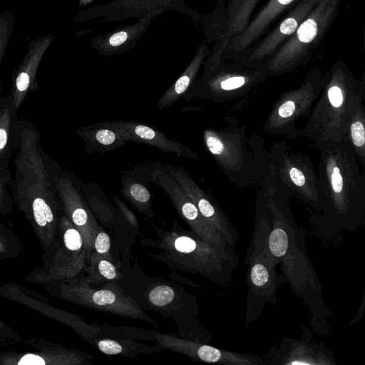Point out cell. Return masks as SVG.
<instances>
[{"mask_svg":"<svg viewBox=\"0 0 365 365\" xmlns=\"http://www.w3.org/2000/svg\"><path fill=\"white\" fill-rule=\"evenodd\" d=\"M19 146L10 181L14 202L31 223L42 243L53 241L63 212L40 143L41 134L27 120H19Z\"/></svg>","mask_w":365,"mask_h":365,"instance_id":"cell-1","label":"cell"},{"mask_svg":"<svg viewBox=\"0 0 365 365\" xmlns=\"http://www.w3.org/2000/svg\"><path fill=\"white\" fill-rule=\"evenodd\" d=\"M365 78L358 79L341 60L323 76L322 89L304 127L294 138H305L319 150L344 138L348 121L363 103Z\"/></svg>","mask_w":365,"mask_h":365,"instance_id":"cell-2","label":"cell"},{"mask_svg":"<svg viewBox=\"0 0 365 365\" xmlns=\"http://www.w3.org/2000/svg\"><path fill=\"white\" fill-rule=\"evenodd\" d=\"M317 174L326 216L341 223L360 222L365 212V178L346 139L320 150Z\"/></svg>","mask_w":365,"mask_h":365,"instance_id":"cell-3","label":"cell"},{"mask_svg":"<svg viewBox=\"0 0 365 365\" xmlns=\"http://www.w3.org/2000/svg\"><path fill=\"white\" fill-rule=\"evenodd\" d=\"M228 125L222 129L206 128L202 140L226 178L238 187L260 185L266 180L267 150L263 139L255 135L246 138L245 126L235 118H226Z\"/></svg>","mask_w":365,"mask_h":365,"instance_id":"cell-4","label":"cell"},{"mask_svg":"<svg viewBox=\"0 0 365 365\" xmlns=\"http://www.w3.org/2000/svg\"><path fill=\"white\" fill-rule=\"evenodd\" d=\"M168 231L158 232L157 247L164 250V256L181 270L197 273L214 282L223 284L230 279V274L237 260L234 252L208 242L194 232L184 230L175 221Z\"/></svg>","mask_w":365,"mask_h":365,"instance_id":"cell-5","label":"cell"},{"mask_svg":"<svg viewBox=\"0 0 365 365\" xmlns=\"http://www.w3.org/2000/svg\"><path fill=\"white\" fill-rule=\"evenodd\" d=\"M341 0H320L293 35L264 63L268 77L288 73L307 64L338 13Z\"/></svg>","mask_w":365,"mask_h":365,"instance_id":"cell-6","label":"cell"},{"mask_svg":"<svg viewBox=\"0 0 365 365\" xmlns=\"http://www.w3.org/2000/svg\"><path fill=\"white\" fill-rule=\"evenodd\" d=\"M268 170L262 184L288 197L294 195L317 210H322L318 174L307 155L290 150L279 142L267 150Z\"/></svg>","mask_w":365,"mask_h":365,"instance_id":"cell-7","label":"cell"},{"mask_svg":"<svg viewBox=\"0 0 365 365\" xmlns=\"http://www.w3.org/2000/svg\"><path fill=\"white\" fill-rule=\"evenodd\" d=\"M268 77L264 63L253 67H244L225 62L195 80L183 96L207 99L216 103L236 100L247 95Z\"/></svg>","mask_w":365,"mask_h":365,"instance_id":"cell-8","label":"cell"},{"mask_svg":"<svg viewBox=\"0 0 365 365\" xmlns=\"http://www.w3.org/2000/svg\"><path fill=\"white\" fill-rule=\"evenodd\" d=\"M322 86L320 71L317 68L309 71L299 86L281 94L264 121V130L275 135L294 138L297 121L309 115Z\"/></svg>","mask_w":365,"mask_h":365,"instance_id":"cell-9","label":"cell"},{"mask_svg":"<svg viewBox=\"0 0 365 365\" xmlns=\"http://www.w3.org/2000/svg\"><path fill=\"white\" fill-rule=\"evenodd\" d=\"M44 159L62 211L83 237L88 262L93 252L95 237L101 227L86 202L78 178L72 172L64 170L45 152Z\"/></svg>","mask_w":365,"mask_h":365,"instance_id":"cell-10","label":"cell"},{"mask_svg":"<svg viewBox=\"0 0 365 365\" xmlns=\"http://www.w3.org/2000/svg\"><path fill=\"white\" fill-rule=\"evenodd\" d=\"M133 169L142 175L148 182L158 185L164 191L181 219L192 232L208 242L234 252V246L204 219L182 187L160 167L158 162L144 163Z\"/></svg>","mask_w":365,"mask_h":365,"instance_id":"cell-11","label":"cell"},{"mask_svg":"<svg viewBox=\"0 0 365 365\" xmlns=\"http://www.w3.org/2000/svg\"><path fill=\"white\" fill-rule=\"evenodd\" d=\"M63 296L79 306L155 324L130 297L118 290L93 289L83 277L62 287Z\"/></svg>","mask_w":365,"mask_h":365,"instance_id":"cell-12","label":"cell"},{"mask_svg":"<svg viewBox=\"0 0 365 365\" xmlns=\"http://www.w3.org/2000/svg\"><path fill=\"white\" fill-rule=\"evenodd\" d=\"M320 0H301L288 14L240 56L234 58L233 64L253 67L267 61L287 41Z\"/></svg>","mask_w":365,"mask_h":365,"instance_id":"cell-13","label":"cell"},{"mask_svg":"<svg viewBox=\"0 0 365 365\" xmlns=\"http://www.w3.org/2000/svg\"><path fill=\"white\" fill-rule=\"evenodd\" d=\"M158 162L160 167L182 187L204 219L230 245L235 246L238 235L214 197L205 191L181 166Z\"/></svg>","mask_w":365,"mask_h":365,"instance_id":"cell-14","label":"cell"},{"mask_svg":"<svg viewBox=\"0 0 365 365\" xmlns=\"http://www.w3.org/2000/svg\"><path fill=\"white\" fill-rule=\"evenodd\" d=\"M58 227L61 240L51 268V274L55 279H68L86 268L87 256L81 233L63 212L60 216Z\"/></svg>","mask_w":365,"mask_h":365,"instance_id":"cell-15","label":"cell"},{"mask_svg":"<svg viewBox=\"0 0 365 365\" xmlns=\"http://www.w3.org/2000/svg\"><path fill=\"white\" fill-rule=\"evenodd\" d=\"M98 125L113 129L127 142L143 143L153 146L163 153H173L177 157H183L198 160L199 157L186 145L169 138L158 129L146 123L137 121H105Z\"/></svg>","mask_w":365,"mask_h":365,"instance_id":"cell-16","label":"cell"},{"mask_svg":"<svg viewBox=\"0 0 365 365\" xmlns=\"http://www.w3.org/2000/svg\"><path fill=\"white\" fill-rule=\"evenodd\" d=\"M296 0H269L250 20L245 29L230 41L224 61L234 59L259 41L274 20Z\"/></svg>","mask_w":365,"mask_h":365,"instance_id":"cell-17","label":"cell"},{"mask_svg":"<svg viewBox=\"0 0 365 365\" xmlns=\"http://www.w3.org/2000/svg\"><path fill=\"white\" fill-rule=\"evenodd\" d=\"M158 346L185 354L192 359L222 364H259L256 357L226 351L216 347L170 335L157 337Z\"/></svg>","mask_w":365,"mask_h":365,"instance_id":"cell-18","label":"cell"},{"mask_svg":"<svg viewBox=\"0 0 365 365\" xmlns=\"http://www.w3.org/2000/svg\"><path fill=\"white\" fill-rule=\"evenodd\" d=\"M51 41V36L48 35L34 41L29 52L13 74L9 95L17 110L29 94L40 90L36 81V72L42 56Z\"/></svg>","mask_w":365,"mask_h":365,"instance_id":"cell-19","label":"cell"},{"mask_svg":"<svg viewBox=\"0 0 365 365\" xmlns=\"http://www.w3.org/2000/svg\"><path fill=\"white\" fill-rule=\"evenodd\" d=\"M259 1L230 0L227 11L226 24L220 36V44L207 61L211 65L217 66L225 62L224 55L230 41L247 26Z\"/></svg>","mask_w":365,"mask_h":365,"instance_id":"cell-20","label":"cell"},{"mask_svg":"<svg viewBox=\"0 0 365 365\" xmlns=\"http://www.w3.org/2000/svg\"><path fill=\"white\" fill-rule=\"evenodd\" d=\"M17 112L9 94L0 97V170L9 171L10 160L18 149Z\"/></svg>","mask_w":365,"mask_h":365,"instance_id":"cell-21","label":"cell"},{"mask_svg":"<svg viewBox=\"0 0 365 365\" xmlns=\"http://www.w3.org/2000/svg\"><path fill=\"white\" fill-rule=\"evenodd\" d=\"M208 52L209 48L204 41L197 48L194 58L186 69L159 98L156 104L157 109L163 110L183 97L196 79L198 71Z\"/></svg>","mask_w":365,"mask_h":365,"instance_id":"cell-22","label":"cell"},{"mask_svg":"<svg viewBox=\"0 0 365 365\" xmlns=\"http://www.w3.org/2000/svg\"><path fill=\"white\" fill-rule=\"evenodd\" d=\"M123 196L139 212L149 217L155 215L152 209V194L148 182L135 170H125L121 175Z\"/></svg>","mask_w":365,"mask_h":365,"instance_id":"cell-23","label":"cell"},{"mask_svg":"<svg viewBox=\"0 0 365 365\" xmlns=\"http://www.w3.org/2000/svg\"><path fill=\"white\" fill-rule=\"evenodd\" d=\"M76 133L83 140L87 153H105L117 149L125 143L118 132L97 123L76 129Z\"/></svg>","mask_w":365,"mask_h":365,"instance_id":"cell-24","label":"cell"},{"mask_svg":"<svg viewBox=\"0 0 365 365\" xmlns=\"http://www.w3.org/2000/svg\"><path fill=\"white\" fill-rule=\"evenodd\" d=\"M344 139L348 142L359 163L365 167V109L361 104L351 116L346 127Z\"/></svg>","mask_w":365,"mask_h":365,"instance_id":"cell-25","label":"cell"},{"mask_svg":"<svg viewBox=\"0 0 365 365\" xmlns=\"http://www.w3.org/2000/svg\"><path fill=\"white\" fill-rule=\"evenodd\" d=\"M98 349L105 354L134 356L139 354H150L153 351L148 346L130 341L103 339L95 341Z\"/></svg>","mask_w":365,"mask_h":365,"instance_id":"cell-26","label":"cell"},{"mask_svg":"<svg viewBox=\"0 0 365 365\" xmlns=\"http://www.w3.org/2000/svg\"><path fill=\"white\" fill-rule=\"evenodd\" d=\"M88 277L84 279L89 283L118 280L121 274L112 261L101 258L87 264Z\"/></svg>","mask_w":365,"mask_h":365,"instance_id":"cell-27","label":"cell"},{"mask_svg":"<svg viewBox=\"0 0 365 365\" xmlns=\"http://www.w3.org/2000/svg\"><path fill=\"white\" fill-rule=\"evenodd\" d=\"M273 275L268 269V264L259 260V256L255 259L250 270V280L257 291L268 289L272 282Z\"/></svg>","mask_w":365,"mask_h":365,"instance_id":"cell-28","label":"cell"},{"mask_svg":"<svg viewBox=\"0 0 365 365\" xmlns=\"http://www.w3.org/2000/svg\"><path fill=\"white\" fill-rule=\"evenodd\" d=\"M110 237L101 228L95 237L93 252L88 259L87 264L93 263L101 258L113 262V258L110 253Z\"/></svg>","mask_w":365,"mask_h":365,"instance_id":"cell-29","label":"cell"},{"mask_svg":"<svg viewBox=\"0 0 365 365\" xmlns=\"http://www.w3.org/2000/svg\"><path fill=\"white\" fill-rule=\"evenodd\" d=\"M11 179L10 171L0 170V215L9 212L12 208L14 200L9 192Z\"/></svg>","mask_w":365,"mask_h":365,"instance_id":"cell-30","label":"cell"},{"mask_svg":"<svg viewBox=\"0 0 365 365\" xmlns=\"http://www.w3.org/2000/svg\"><path fill=\"white\" fill-rule=\"evenodd\" d=\"M12 19V14L9 12H4L0 15V64L11 36L13 25Z\"/></svg>","mask_w":365,"mask_h":365,"instance_id":"cell-31","label":"cell"},{"mask_svg":"<svg viewBox=\"0 0 365 365\" xmlns=\"http://www.w3.org/2000/svg\"><path fill=\"white\" fill-rule=\"evenodd\" d=\"M113 200L115 205L118 207L119 210L122 212L128 222L133 226L138 227V222L135 215L127 207V205L116 196L113 197Z\"/></svg>","mask_w":365,"mask_h":365,"instance_id":"cell-32","label":"cell"},{"mask_svg":"<svg viewBox=\"0 0 365 365\" xmlns=\"http://www.w3.org/2000/svg\"><path fill=\"white\" fill-rule=\"evenodd\" d=\"M128 38V33L126 31H120L113 34L109 38V43L114 47L119 46L125 43Z\"/></svg>","mask_w":365,"mask_h":365,"instance_id":"cell-33","label":"cell"},{"mask_svg":"<svg viewBox=\"0 0 365 365\" xmlns=\"http://www.w3.org/2000/svg\"><path fill=\"white\" fill-rule=\"evenodd\" d=\"M81 1V4H88V3H90L91 1H92V0H80Z\"/></svg>","mask_w":365,"mask_h":365,"instance_id":"cell-34","label":"cell"},{"mask_svg":"<svg viewBox=\"0 0 365 365\" xmlns=\"http://www.w3.org/2000/svg\"><path fill=\"white\" fill-rule=\"evenodd\" d=\"M1 248V244L0 243V249Z\"/></svg>","mask_w":365,"mask_h":365,"instance_id":"cell-35","label":"cell"}]
</instances>
